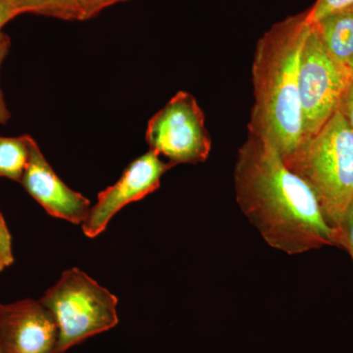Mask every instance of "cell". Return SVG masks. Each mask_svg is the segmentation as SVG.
Here are the masks:
<instances>
[{
	"label": "cell",
	"mask_w": 353,
	"mask_h": 353,
	"mask_svg": "<svg viewBox=\"0 0 353 353\" xmlns=\"http://www.w3.org/2000/svg\"><path fill=\"white\" fill-rule=\"evenodd\" d=\"M236 201L266 243L288 254L339 246L310 187L268 141L248 134L234 167Z\"/></svg>",
	"instance_id": "6da1fadb"
},
{
	"label": "cell",
	"mask_w": 353,
	"mask_h": 353,
	"mask_svg": "<svg viewBox=\"0 0 353 353\" xmlns=\"http://www.w3.org/2000/svg\"><path fill=\"white\" fill-rule=\"evenodd\" d=\"M309 30L307 11L289 16L264 32L253 58L254 104L248 130L271 143L283 160L303 139L299 70Z\"/></svg>",
	"instance_id": "7a4b0ae2"
},
{
	"label": "cell",
	"mask_w": 353,
	"mask_h": 353,
	"mask_svg": "<svg viewBox=\"0 0 353 353\" xmlns=\"http://www.w3.org/2000/svg\"><path fill=\"white\" fill-rule=\"evenodd\" d=\"M307 183L329 224L338 229L353 201V131L340 110L284 160Z\"/></svg>",
	"instance_id": "3957f363"
},
{
	"label": "cell",
	"mask_w": 353,
	"mask_h": 353,
	"mask_svg": "<svg viewBox=\"0 0 353 353\" xmlns=\"http://www.w3.org/2000/svg\"><path fill=\"white\" fill-rule=\"evenodd\" d=\"M39 301L57 321V353H64L119 323L117 297L78 268L64 271Z\"/></svg>",
	"instance_id": "277c9868"
},
{
	"label": "cell",
	"mask_w": 353,
	"mask_h": 353,
	"mask_svg": "<svg viewBox=\"0 0 353 353\" xmlns=\"http://www.w3.org/2000/svg\"><path fill=\"white\" fill-rule=\"evenodd\" d=\"M352 80V67L327 50L310 25L299 70L303 139L317 134L339 110Z\"/></svg>",
	"instance_id": "5b68a950"
},
{
	"label": "cell",
	"mask_w": 353,
	"mask_h": 353,
	"mask_svg": "<svg viewBox=\"0 0 353 353\" xmlns=\"http://www.w3.org/2000/svg\"><path fill=\"white\" fill-rule=\"evenodd\" d=\"M145 139L150 150L166 157L173 166L201 163L211 150L205 116L194 95L187 92H179L153 116Z\"/></svg>",
	"instance_id": "8992f818"
},
{
	"label": "cell",
	"mask_w": 353,
	"mask_h": 353,
	"mask_svg": "<svg viewBox=\"0 0 353 353\" xmlns=\"http://www.w3.org/2000/svg\"><path fill=\"white\" fill-rule=\"evenodd\" d=\"M172 167L173 165L163 161L150 150L134 159L117 182L99 192L97 203L82 224L83 234L88 238H97L121 209L155 192L162 176Z\"/></svg>",
	"instance_id": "52a82bcc"
},
{
	"label": "cell",
	"mask_w": 353,
	"mask_h": 353,
	"mask_svg": "<svg viewBox=\"0 0 353 353\" xmlns=\"http://www.w3.org/2000/svg\"><path fill=\"white\" fill-rule=\"evenodd\" d=\"M58 340L57 321L41 301L0 303L1 353H57Z\"/></svg>",
	"instance_id": "ba28073f"
},
{
	"label": "cell",
	"mask_w": 353,
	"mask_h": 353,
	"mask_svg": "<svg viewBox=\"0 0 353 353\" xmlns=\"http://www.w3.org/2000/svg\"><path fill=\"white\" fill-rule=\"evenodd\" d=\"M20 183L28 194L53 217L76 225H82L87 219L92 208L90 201L80 192L70 189L57 176L31 136L29 160Z\"/></svg>",
	"instance_id": "9c48e42d"
},
{
	"label": "cell",
	"mask_w": 353,
	"mask_h": 353,
	"mask_svg": "<svg viewBox=\"0 0 353 353\" xmlns=\"http://www.w3.org/2000/svg\"><path fill=\"white\" fill-rule=\"evenodd\" d=\"M327 50L341 63L353 62V6L311 24Z\"/></svg>",
	"instance_id": "30bf717a"
},
{
	"label": "cell",
	"mask_w": 353,
	"mask_h": 353,
	"mask_svg": "<svg viewBox=\"0 0 353 353\" xmlns=\"http://www.w3.org/2000/svg\"><path fill=\"white\" fill-rule=\"evenodd\" d=\"M29 137L0 136V176L20 182L29 160Z\"/></svg>",
	"instance_id": "8fae6325"
},
{
	"label": "cell",
	"mask_w": 353,
	"mask_h": 353,
	"mask_svg": "<svg viewBox=\"0 0 353 353\" xmlns=\"http://www.w3.org/2000/svg\"><path fill=\"white\" fill-rule=\"evenodd\" d=\"M19 15L36 14L63 21H83L77 0H13Z\"/></svg>",
	"instance_id": "7c38bea8"
},
{
	"label": "cell",
	"mask_w": 353,
	"mask_h": 353,
	"mask_svg": "<svg viewBox=\"0 0 353 353\" xmlns=\"http://www.w3.org/2000/svg\"><path fill=\"white\" fill-rule=\"evenodd\" d=\"M352 6L353 0H316L313 6L307 10V22L313 24L329 14Z\"/></svg>",
	"instance_id": "4fadbf2b"
},
{
	"label": "cell",
	"mask_w": 353,
	"mask_h": 353,
	"mask_svg": "<svg viewBox=\"0 0 353 353\" xmlns=\"http://www.w3.org/2000/svg\"><path fill=\"white\" fill-rule=\"evenodd\" d=\"M13 262L14 255L11 234L9 233L3 216L0 212V272L12 265Z\"/></svg>",
	"instance_id": "5bb4252c"
},
{
	"label": "cell",
	"mask_w": 353,
	"mask_h": 353,
	"mask_svg": "<svg viewBox=\"0 0 353 353\" xmlns=\"http://www.w3.org/2000/svg\"><path fill=\"white\" fill-rule=\"evenodd\" d=\"M127 1L130 0H77V3L82 14V20L88 21L97 17L108 7Z\"/></svg>",
	"instance_id": "9a60e30c"
},
{
	"label": "cell",
	"mask_w": 353,
	"mask_h": 353,
	"mask_svg": "<svg viewBox=\"0 0 353 353\" xmlns=\"http://www.w3.org/2000/svg\"><path fill=\"white\" fill-rule=\"evenodd\" d=\"M339 246L345 248L353 260V201L338 229Z\"/></svg>",
	"instance_id": "2e32d148"
},
{
	"label": "cell",
	"mask_w": 353,
	"mask_h": 353,
	"mask_svg": "<svg viewBox=\"0 0 353 353\" xmlns=\"http://www.w3.org/2000/svg\"><path fill=\"white\" fill-rule=\"evenodd\" d=\"M10 46L11 39L6 34H4L0 38V67H1L2 62H3L7 54H8ZM10 117L11 114L9 112L8 109H7L3 94H2L1 88H0V125H6Z\"/></svg>",
	"instance_id": "e0dca14e"
},
{
	"label": "cell",
	"mask_w": 353,
	"mask_h": 353,
	"mask_svg": "<svg viewBox=\"0 0 353 353\" xmlns=\"http://www.w3.org/2000/svg\"><path fill=\"white\" fill-rule=\"evenodd\" d=\"M17 16H19V13L13 0H0V38L4 34L2 32L4 26Z\"/></svg>",
	"instance_id": "ac0fdd59"
},
{
	"label": "cell",
	"mask_w": 353,
	"mask_h": 353,
	"mask_svg": "<svg viewBox=\"0 0 353 353\" xmlns=\"http://www.w3.org/2000/svg\"><path fill=\"white\" fill-rule=\"evenodd\" d=\"M339 110L345 116V120L347 121L348 125L353 131V80L343 97Z\"/></svg>",
	"instance_id": "d6986e66"
},
{
	"label": "cell",
	"mask_w": 353,
	"mask_h": 353,
	"mask_svg": "<svg viewBox=\"0 0 353 353\" xmlns=\"http://www.w3.org/2000/svg\"><path fill=\"white\" fill-rule=\"evenodd\" d=\"M352 70H353V62H352Z\"/></svg>",
	"instance_id": "ffe728a7"
},
{
	"label": "cell",
	"mask_w": 353,
	"mask_h": 353,
	"mask_svg": "<svg viewBox=\"0 0 353 353\" xmlns=\"http://www.w3.org/2000/svg\"><path fill=\"white\" fill-rule=\"evenodd\" d=\"M0 353H1V352H0Z\"/></svg>",
	"instance_id": "44dd1931"
}]
</instances>
